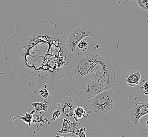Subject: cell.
<instances>
[{"instance_id":"9c48e42d","label":"cell","mask_w":148,"mask_h":137,"mask_svg":"<svg viewBox=\"0 0 148 137\" xmlns=\"http://www.w3.org/2000/svg\"><path fill=\"white\" fill-rule=\"evenodd\" d=\"M91 111H86L85 109L81 106L75 107L74 109V116L75 121H79V119H88L90 116Z\"/></svg>"},{"instance_id":"ffe728a7","label":"cell","mask_w":148,"mask_h":137,"mask_svg":"<svg viewBox=\"0 0 148 137\" xmlns=\"http://www.w3.org/2000/svg\"></svg>"},{"instance_id":"7c38bea8","label":"cell","mask_w":148,"mask_h":137,"mask_svg":"<svg viewBox=\"0 0 148 137\" xmlns=\"http://www.w3.org/2000/svg\"><path fill=\"white\" fill-rule=\"evenodd\" d=\"M140 89L141 92L148 96V79L142 81L140 84Z\"/></svg>"},{"instance_id":"8fae6325","label":"cell","mask_w":148,"mask_h":137,"mask_svg":"<svg viewBox=\"0 0 148 137\" xmlns=\"http://www.w3.org/2000/svg\"><path fill=\"white\" fill-rule=\"evenodd\" d=\"M31 105L34 108L36 111L41 112V111H49L52 110L51 107L50 103H46L44 102H31Z\"/></svg>"},{"instance_id":"d6986e66","label":"cell","mask_w":148,"mask_h":137,"mask_svg":"<svg viewBox=\"0 0 148 137\" xmlns=\"http://www.w3.org/2000/svg\"><path fill=\"white\" fill-rule=\"evenodd\" d=\"M0 137H1V136H0Z\"/></svg>"},{"instance_id":"52a82bcc","label":"cell","mask_w":148,"mask_h":137,"mask_svg":"<svg viewBox=\"0 0 148 137\" xmlns=\"http://www.w3.org/2000/svg\"><path fill=\"white\" fill-rule=\"evenodd\" d=\"M80 125V123L79 121L72 122L69 119L64 118L62 128L61 130H58V132L61 134H65L71 132L72 134H75V131L79 129Z\"/></svg>"},{"instance_id":"277c9868","label":"cell","mask_w":148,"mask_h":137,"mask_svg":"<svg viewBox=\"0 0 148 137\" xmlns=\"http://www.w3.org/2000/svg\"><path fill=\"white\" fill-rule=\"evenodd\" d=\"M93 33L88 27L80 25L76 27L71 31L66 37L65 41V48L69 52L73 53L77 45L79 42L86 37L93 36Z\"/></svg>"},{"instance_id":"ba28073f","label":"cell","mask_w":148,"mask_h":137,"mask_svg":"<svg viewBox=\"0 0 148 137\" xmlns=\"http://www.w3.org/2000/svg\"><path fill=\"white\" fill-rule=\"evenodd\" d=\"M141 79V75L136 70H131L125 75V81L127 85L130 86H136L140 84Z\"/></svg>"},{"instance_id":"3957f363","label":"cell","mask_w":148,"mask_h":137,"mask_svg":"<svg viewBox=\"0 0 148 137\" xmlns=\"http://www.w3.org/2000/svg\"><path fill=\"white\" fill-rule=\"evenodd\" d=\"M114 101V96L112 91L106 90L93 97L90 107L95 114L102 116L112 109Z\"/></svg>"},{"instance_id":"5b68a950","label":"cell","mask_w":148,"mask_h":137,"mask_svg":"<svg viewBox=\"0 0 148 137\" xmlns=\"http://www.w3.org/2000/svg\"><path fill=\"white\" fill-rule=\"evenodd\" d=\"M58 109L61 112V116L64 118H67L70 120H74V111L75 104L70 97H65L62 99L57 104Z\"/></svg>"},{"instance_id":"6da1fadb","label":"cell","mask_w":148,"mask_h":137,"mask_svg":"<svg viewBox=\"0 0 148 137\" xmlns=\"http://www.w3.org/2000/svg\"><path fill=\"white\" fill-rule=\"evenodd\" d=\"M64 30L51 21H24L4 45V66L18 90L59 87L72 54L65 48Z\"/></svg>"},{"instance_id":"8992f818","label":"cell","mask_w":148,"mask_h":137,"mask_svg":"<svg viewBox=\"0 0 148 137\" xmlns=\"http://www.w3.org/2000/svg\"><path fill=\"white\" fill-rule=\"evenodd\" d=\"M148 114V102H140L134 105L130 111L129 118L134 125H138L142 116Z\"/></svg>"},{"instance_id":"ac0fdd59","label":"cell","mask_w":148,"mask_h":137,"mask_svg":"<svg viewBox=\"0 0 148 137\" xmlns=\"http://www.w3.org/2000/svg\"><path fill=\"white\" fill-rule=\"evenodd\" d=\"M131 1H132V0H131Z\"/></svg>"},{"instance_id":"2e32d148","label":"cell","mask_w":148,"mask_h":137,"mask_svg":"<svg viewBox=\"0 0 148 137\" xmlns=\"http://www.w3.org/2000/svg\"><path fill=\"white\" fill-rule=\"evenodd\" d=\"M86 128H81L80 129H77V131L75 132V134H76L77 136H78L79 137H86Z\"/></svg>"},{"instance_id":"4fadbf2b","label":"cell","mask_w":148,"mask_h":137,"mask_svg":"<svg viewBox=\"0 0 148 137\" xmlns=\"http://www.w3.org/2000/svg\"><path fill=\"white\" fill-rule=\"evenodd\" d=\"M77 47L79 48L80 51L85 52L89 48V44L86 40H81L77 45Z\"/></svg>"},{"instance_id":"e0dca14e","label":"cell","mask_w":148,"mask_h":137,"mask_svg":"<svg viewBox=\"0 0 148 137\" xmlns=\"http://www.w3.org/2000/svg\"><path fill=\"white\" fill-rule=\"evenodd\" d=\"M56 137H61V136H60L59 135H56Z\"/></svg>"},{"instance_id":"7a4b0ae2","label":"cell","mask_w":148,"mask_h":137,"mask_svg":"<svg viewBox=\"0 0 148 137\" xmlns=\"http://www.w3.org/2000/svg\"><path fill=\"white\" fill-rule=\"evenodd\" d=\"M97 45L91 43L85 52L78 51L65 68L67 91L78 98L90 99L114 86L116 72L112 64L101 57Z\"/></svg>"},{"instance_id":"30bf717a","label":"cell","mask_w":148,"mask_h":137,"mask_svg":"<svg viewBox=\"0 0 148 137\" xmlns=\"http://www.w3.org/2000/svg\"><path fill=\"white\" fill-rule=\"evenodd\" d=\"M36 110L34 109L30 113L26 112V113H24L23 114H22V116H19V115H16V116H14L13 118V119H12V122H14V120L16 119L21 120L22 121H23L29 127H30L32 123L33 117L34 114L36 113Z\"/></svg>"},{"instance_id":"9a60e30c","label":"cell","mask_w":148,"mask_h":137,"mask_svg":"<svg viewBox=\"0 0 148 137\" xmlns=\"http://www.w3.org/2000/svg\"><path fill=\"white\" fill-rule=\"evenodd\" d=\"M61 116V112L59 109H56L54 111L52 115L51 118V121H55L56 119H58L60 116Z\"/></svg>"},{"instance_id":"5bb4252c","label":"cell","mask_w":148,"mask_h":137,"mask_svg":"<svg viewBox=\"0 0 148 137\" xmlns=\"http://www.w3.org/2000/svg\"><path fill=\"white\" fill-rule=\"evenodd\" d=\"M141 130L143 134L148 136V119L142 123L141 127Z\"/></svg>"}]
</instances>
